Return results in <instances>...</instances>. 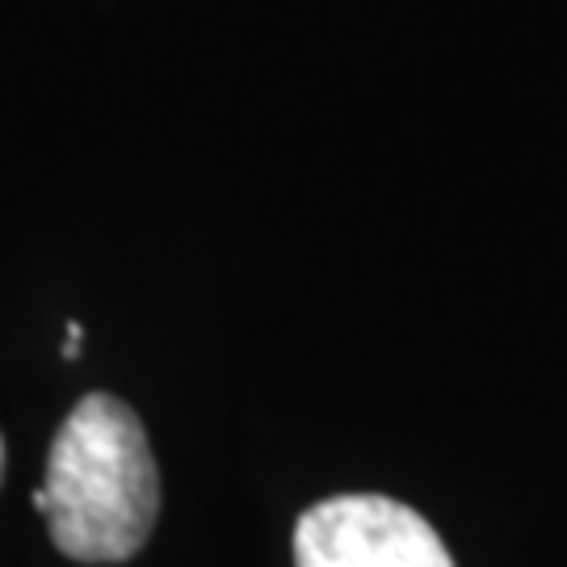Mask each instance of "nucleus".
I'll use <instances>...</instances> for the list:
<instances>
[{"instance_id": "nucleus-1", "label": "nucleus", "mask_w": 567, "mask_h": 567, "mask_svg": "<svg viewBox=\"0 0 567 567\" xmlns=\"http://www.w3.org/2000/svg\"><path fill=\"white\" fill-rule=\"evenodd\" d=\"M34 508L68 559L140 555L161 513V471L140 416L114 395H84L51 442Z\"/></svg>"}, {"instance_id": "nucleus-2", "label": "nucleus", "mask_w": 567, "mask_h": 567, "mask_svg": "<svg viewBox=\"0 0 567 567\" xmlns=\"http://www.w3.org/2000/svg\"><path fill=\"white\" fill-rule=\"evenodd\" d=\"M295 567H454L416 508L386 496H332L295 526Z\"/></svg>"}, {"instance_id": "nucleus-3", "label": "nucleus", "mask_w": 567, "mask_h": 567, "mask_svg": "<svg viewBox=\"0 0 567 567\" xmlns=\"http://www.w3.org/2000/svg\"><path fill=\"white\" fill-rule=\"evenodd\" d=\"M0 475H4V442H0Z\"/></svg>"}]
</instances>
